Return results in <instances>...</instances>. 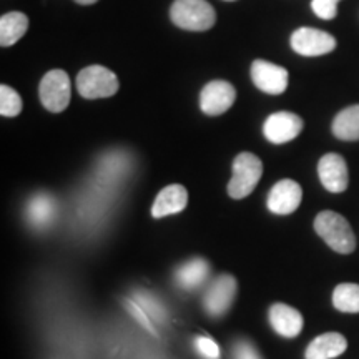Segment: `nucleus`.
<instances>
[{"mask_svg": "<svg viewBox=\"0 0 359 359\" xmlns=\"http://www.w3.org/2000/svg\"><path fill=\"white\" fill-rule=\"evenodd\" d=\"M22 107H24V103H22L19 93L6 83L0 85V114L2 116L12 118V116L20 115Z\"/></svg>", "mask_w": 359, "mask_h": 359, "instance_id": "21", "label": "nucleus"}, {"mask_svg": "<svg viewBox=\"0 0 359 359\" xmlns=\"http://www.w3.org/2000/svg\"><path fill=\"white\" fill-rule=\"evenodd\" d=\"M29 29V17L22 12H7L0 17V45L11 47L24 37Z\"/></svg>", "mask_w": 359, "mask_h": 359, "instance_id": "17", "label": "nucleus"}, {"mask_svg": "<svg viewBox=\"0 0 359 359\" xmlns=\"http://www.w3.org/2000/svg\"><path fill=\"white\" fill-rule=\"evenodd\" d=\"M303 118L291 111H276L269 115L263 123V135L268 142L283 145L294 140L303 132Z\"/></svg>", "mask_w": 359, "mask_h": 359, "instance_id": "8", "label": "nucleus"}, {"mask_svg": "<svg viewBox=\"0 0 359 359\" xmlns=\"http://www.w3.org/2000/svg\"><path fill=\"white\" fill-rule=\"evenodd\" d=\"M39 97L42 105L52 114L64 111L72 97V83L67 72L60 69L47 72L39 85Z\"/></svg>", "mask_w": 359, "mask_h": 359, "instance_id": "5", "label": "nucleus"}, {"mask_svg": "<svg viewBox=\"0 0 359 359\" xmlns=\"http://www.w3.org/2000/svg\"><path fill=\"white\" fill-rule=\"evenodd\" d=\"M236 280L231 275H222L217 278L206 290L203 304L206 313L213 318L223 316L235 302Z\"/></svg>", "mask_w": 359, "mask_h": 359, "instance_id": "10", "label": "nucleus"}, {"mask_svg": "<svg viewBox=\"0 0 359 359\" xmlns=\"http://www.w3.org/2000/svg\"><path fill=\"white\" fill-rule=\"evenodd\" d=\"M233 354H235V359H262L257 353V349L251 346L248 341H240V343H236Z\"/></svg>", "mask_w": 359, "mask_h": 359, "instance_id": "24", "label": "nucleus"}, {"mask_svg": "<svg viewBox=\"0 0 359 359\" xmlns=\"http://www.w3.org/2000/svg\"><path fill=\"white\" fill-rule=\"evenodd\" d=\"M224 2H235V0H224Z\"/></svg>", "mask_w": 359, "mask_h": 359, "instance_id": "26", "label": "nucleus"}, {"mask_svg": "<svg viewBox=\"0 0 359 359\" xmlns=\"http://www.w3.org/2000/svg\"><path fill=\"white\" fill-rule=\"evenodd\" d=\"M263 175V163L257 155L243 151L233 161V177L228 183V195L235 200L246 198L258 185Z\"/></svg>", "mask_w": 359, "mask_h": 359, "instance_id": "3", "label": "nucleus"}, {"mask_svg": "<svg viewBox=\"0 0 359 359\" xmlns=\"http://www.w3.org/2000/svg\"><path fill=\"white\" fill-rule=\"evenodd\" d=\"M75 2L80 4V6H93V4H97L98 0H75Z\"/></svg>", "mask_w": 359, "mask_h": 359, "instance_id": "25", "label": "nucleus"}, {"mask_svg": "<svg viewBox=\"0 0 359 359\" xmlns=\"http://www.w3.org/2000/svg\"><path fill=\"white\" fill-rule=\"evenodd\" d=\"M269 323L283 338H296L303 331L304 320L298 309L288 304L276 303L269 308Z\"/></svg>", "mask_w": 359, "mask_h": 359, "instance_id": "13", "label": "nucleus"}, {"mask_svg": "<svg viewBox=\"0 0 359 359\" xmlns=\"http://www.w3.org/2000/svg\"><path fill=\"white\" fill-rule=\"evenodd\" d=\"M318 175L327 191L343 193L348 188V165L346 160L338 154H327L323 156L318 163Z\"/></svg>", "mask_w": 359, "mask_h": 359, "instance_id": "12", "label": "nucleus"}, {"mask_svg": "<svg viewBox=\"0 0 359 359\" xmlns=\"http://www.w3.org/2000/svg\"><path fill=\"white\" fill-rule=\"evenodd\" d=\"M118 77L103 65H90L79 72L77 90L83 98H109L118 92Z\"/></svg>", "mask_w": 359, "mask_h": 359, "instance_id": "4", "label": "nucleus"}, {"mask_svg": "<svg viewBox=\"0 0 359 359\" xmlns=\"http://www.w3.org/2000/svg\"><path fill=\"white\" fill-rule=\"evenodd\" d=\"M303 200V190L294 180H280L269 190L268 208L275 215H291L298 210Z\"/></svg>", "mask_w": 359, "mask_h": 359, "instance_id": "11", "label": "nucleus"}, {"mask_svg": "<svg viewBox=\"0 0 359 359\" xmlns=\"http://www.w3.org/2000/svg\"><path fill=\"white\" fill-rule=\"evenodd\" d=\"M210 276V264L203 258H191L177 269V283L183 290L200 288Z\"/></svg>", "mask_w": 359, "mask_h": 359, "instance_id": "16", "label": "nucleus"}, {"mask_svg": "<svg viewBox=\"0 0 359 359\" xmlns=\"http://www.w3.org/2000/svg\"><path fill=\"white\" fill-rule=\"evenodd\" d=\"M341 0H311V8L321 20H333L338 15V4Z\"/></svg>", "mask_w": 359, "mask_h": 359, "instance_id": "22", "label": "nucleus"}, {"mask_svg": "<svg viewBox=\"0 0 359 359\" xmlns=\"http://www.w3.org/2000/svg\"><path fill=\"white\" fill-rule=\"evenodd\" d=\"M333 304L341 313H359V285L341 283L333 291Z\"/></svg>", "mask_w": 359, "mask_h": 359, "instance_id": "20", "label": "nucleus"}, {"mask_svg": "<svg viewBox=\"0 0 359 359\" xmlns=\"http://www.w3.org/2000/svg\"><path fill=\"white\" fill-rule=\"evenodd\" d=\"M251 80L257 85V88L268 95H281L288 88L290 74L285 67L271 64L266 60H255L250 69Z\"/></svg>", "mask_w": 359, "mask_h": 359, "instance_id": "7", "label": "nucleus"}, {"mask_svg": "<svg viewBox=\"0 0 359 359\" xmlns=\"http://www.w3.org/2000/svg\"><path fill=\"white\" fill-rule=\"evenodd\" d=\"M314 231L336 253L349 255L356 250V236H354L351 224L343 215L330 212V210L318 213L314 219Z\"/></svg>", "mask_w": 359, "mask_h": 359, "instance_id": "1", "label": "nucleus"}, {"mask_svg": "<svg viewBox=\"0 0 359 359\" xmlns=\"http://www.w3.org/2000/svg\"><path fill=\"white\" fill-rule=\"evenodd\" d=\"M188 203V191L183 185H168L161 190L151 206V217L163 218L183 212Z\"/></svg>", "mask_w": 359, "mask_h": 359, "instance_id": "14", "label": "nucleus"}, {"mask_svg": "<svg viewBox=\"0 0 359 359\" xmlns=\"http://www.w3.org/2000/svg\"><path fill=\"white\" fill-rule=\"evenodd\" d=\"M333 135L338 140L343 142H358L359 140V105L346 107L334 116L331 125Z\"/></svg>", "mask_w": 359, "mask_h": 359, "instance_id": "18", "label": "nucleus"}, {"mask_svg": "<svg viewBox=\"0 0 359 359\" xmlns=\"http://www.w3.org/2000/svg\"><path fill=\"white\" fill-rule=\"evenodd\" d=\"M290 45L302 57H321L334 50L336 39L325 30L299 27L291 34Z\"/></svg>", "mask_w": 359, "mask_h": 359, "instance_id": "6", "label": "nucleus"}, {"mask_svg": "<svg viewBox=\"0 0 359 359\" xmlns=\"http://www.w3.org/2000/svg\"><path fill=\"white\" fill-rule=\"evenodd\" d=\"M170 19L182 30L205 32L217 22V12L206 0H175L170 7Z\"/></svg>", "mask_w": 359, "mask_h": 359, "instance_id": "2", "label": "nucleus"}, {"mask_svg": "<svg viewBox=\"0 0 359 359\" xmlns=\"http://www.w3.org/2000/svg\"><path fill=\"white\" fill-rule=\"evenodd\" d=\"M348 341L339 333H325L313 339L306 348V359H334L346 351Z\"/></svg>", "mask_w": 359, "mask_h": 359, "instance_id": "15", "label": "nucleus"}, {"mask_svg": "<svg viewBox=\"0 0 359 359\" xmlns=\"http://www.w3.org/2000/svg\"><path fill=\"white\" fill-rule=\"evenodd\" d=\"M27 217H29L30 223H32L34 226H47V224L55 218V201L52 200L50 195L39 193V195H35L32 201L29 203Z\"/></svg>", "mask_w": 359, "mask_h": 359, "instance_id": "19", "label": "nucleus"}, {"mask_svg": "<svg viewBox=\"0 0 359 359\" xmlns=\"http://www.w3.org/2000/svg\"><path fill=\"white\" fill-rule=\"evenodd\" d=\"M236 100V90L226 80L206 83L200 93V107L205 115L218 116L228 111Z\"/></svg>", "mask_w": 359, "mask_h": 359, "instance_id": "9", "label": "nucleus"}, {"mask_svg": "<svg viewBox=\"0 0 359 359\" xmlns=\"http://www.w3.org/2000/svg\"><path fill=\"white\" fill-rule=\"evenodd\" d=\"M195 348L205 359H219V348L208 336H198L195 339Z\"/></svg>", "mask_w": 359, "mask_h": 359, "instance_id": "23", "label": "nucleus"}]
</instances>
